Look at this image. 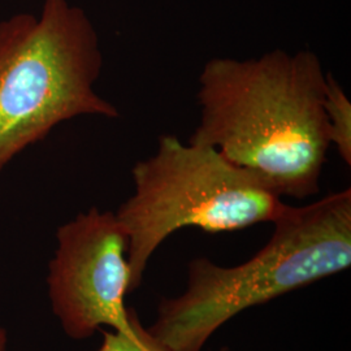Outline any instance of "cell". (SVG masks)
Returning <instances> with one entry per match:
<instances>
[{
    "instance_id": "obj_1",
    "label": "cell",
    "mask_w": 351,
    "mask_h": 351,
    "mask_svg": "<svg viewBox=\"0 0 351 351\" xmlns=\"http://www.w3.org/2000/svg\"><path fill=\"white\" fill-rule=\"evenodd\" d=\"M326 81L313 51L213 58L198 78L201 117L190 142L213 147L281 198L315 195L330 149Z\"/></svg>"
},
{
    "instance_id": "obj_2",
    "label": "cell",
    "mask_w": 351,
    "mask_h": 351,
    "mask_svg": "<svg viewBox=\"0 0 351 351\" xmlns=\"http://www.w3.org/2000/svg\"><path fill=\"white\" fill-rule=\"evenodd\" d=\"M268 243L249 261L223 267L193 259L182 294L163 298L146 332L160 351H202L228 320L351 265V190L289 206Z\"/></svg>"
},
{
    "instance_id": "obj_3",
    "label": "cell",
    "mask_w": 351,
    "mask_h": 351,
    "mask_svg": "<svg viewBox=\"0 0 351 351\" xmlns=\"http://www.w3.org/2000/svg\"><path fill=\"white\" fill-rule=\"evenodd\" d=\"M101 66L97 29L69 0L0 21V172L64 121L120 117L94 88Z\"/></svg>"
},
{
    "instance_id": "obj_4",
    "label": "cell",
    "mask_w": 351,
    "mask_h": 351,
    "mask_svg": "<svg viewBox=\"0 0 351 351\" xmlns=\"http://www.w3.org/2000/svg\"><path fill=\"white\" fill-rule=\"evenodd\" d=\"M134 193L114 213L128 236L129 291L151 256L175 232L194 226L233 232L274 223L288 204L258 177L217 151L164 134L154 155L132 169Z\"/></svg>"
},
{
    "instance_id": "obj_5",
    "label": "cell",
    "mask_w": 351,
    "mask_h": 351,
    "mask_svg": "<svg viewBox=\"0 0 351 351\" xmlns=\"http://www.w3.org/2000/svg\"><path fill=\"white\" fill-rule=\"evenodd\" d=\"M56 239L47 284L64 332L85 339L103 326L130 329L128 236L114 213L91 207L59 226Z\"/></svg>"
},
{
    "instance_id": "obj_6",
    "label": "cell",
    "mask_w": 351,
    "mask_h": 351,
    "mask_svg": "<svg viewBox=\"0 0 351 351\" xmlns=\"http://www.w3.org/2000/svg\"><path fill=\"white\" fill-rule=\"evenodd\" d=\"M324 112L330 146L335 145L341 159L351 165V103L339 81L326 73Z\"/></svg>"
},
{
    "instance_id": "obj_7",
    "label": "cell",
    "mask_w": 351,
    "mask_h": 351,
    "mask_svg": "<svg viewBox=\"0 0 351 351\" xmlns=\"http://www.w3.org/2000/svg\"><path fill=\"white\" fill-rule=\"evenodd\" d=\"M130 329L104 330L101 329L103 342L98 351H160L152 342L146 328L139 322L137 313L130 308Z\"/></svg>"
},
{
    "instance_id": "obj_8",
    "label": "cell",
    "mask_w": 351,
    "mask_h": 351,
    "mask_svg": "<svg viewBox=\"0 0 351 351\" xmlns=\"http://www.w3.org/2000/svg\"><path fill=\"white\" fill-rule=\"evenodd\" d=\"M7 350V332L0 328V351Z\"/></svg>"
}]
</instances>
